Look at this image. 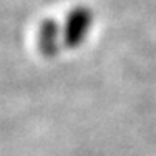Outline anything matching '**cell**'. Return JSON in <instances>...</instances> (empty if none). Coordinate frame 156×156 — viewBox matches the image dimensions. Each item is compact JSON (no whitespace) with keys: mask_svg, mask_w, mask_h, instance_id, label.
I'll use <instances>...</instances> for the list:
<instances>
[{"mask_svg":"<svg viewBox=\"0 0 156 156\" xmlns=\"http://www.w3.org/2000/svg\"><path fill=\"white\" fill-rule=\"evenodd\" d=\"M95 22V13L90 7L78 5L70 10L62 25V38L65 48H78L88 38Z\"/></svg>","mask_w":156,"mask_h":156,"instance_id":"obj_1","label":"cell"},{"mask_svg":"<svg viewBox=\"0 0 156 156\" xmlns=\"http://www.w3.org/2000/svg\"><path fill=\"white\" fill-rule=\"evenodd\" d=\"M63 47L62 25L53 18H47L40 23L38 28V48L45 57L53 58L60 53Z\"/></svg>","mask_w":156,"mask_h":156,"instance_id":"obj_2","label":"cell"}]
</instances>
